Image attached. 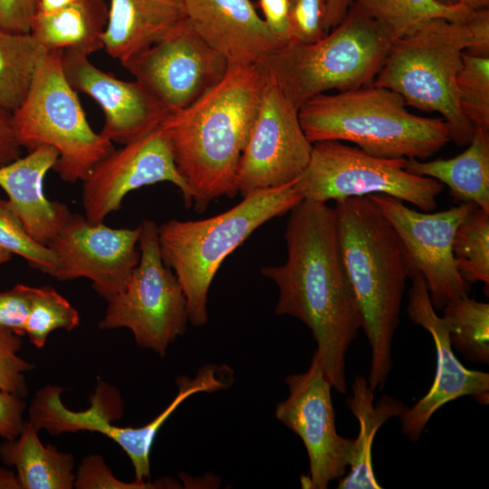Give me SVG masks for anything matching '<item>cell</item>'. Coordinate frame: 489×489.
Returning a JSON list of instances; mask_svg holds the SVG:
<instances>
[{"instance_id": "obj_25", "label": "cell", "mask_w": 489, "mask_h": 489, "mask_svg": "<svg viewBox=\"0 0 489 489\" xmlns=\"http://www.w3.org/2000/svg\"><path fill=\"white\" fill-rule=\"evenodd\" d=\"M109 6L103 0H77L53 13H35L30 34L46 51L90 56L102 49Z\"/></svg>"}, {"instance_id": "obj_9", "label": "cell", "mask_w": 489, "mask_h": 489, "mask_svg": "<svg viewBox=\"0 0 489 489\" xmlns=\"http://www.w3.org/2000/svg\"><path fill=\"white\" fill-rule=\"evenodd\" d=\"M405 163L406 158L374 157L341 141H318L312 143L310 160L293 187L306 200L326 203L383 194L433 211L444 185L408 172Z\"/></svg>"}, {"instance_id": "obj_34", "label": "cell", "mask_w": 489, "mask_h": 489, "mask_svg": "<svg viewBox=\"0 0 489 489\" xmlns=\"http://www.w3.org/2000/svg\"><path fill=\"white\" fill-rule=\"evenodd\" d=\"M21 335L0 326V389L24 398L28 388L24 374L34 365L17 355L22 347Z\"/></svg>"}, {"instance_id": "obj_36", "label": "cell", "mask_w": 489, "mask_h": 489, "mask_svg": "<svg viewBox=\"0 0 489 489\" xmlns=\"http://www.w3.org/2000/svg\"><path fill=\"white\" fill-rule=\"evenodd\" d=\"M173 487L167 479L151 483L134 481L126 483L118 479L100 455L85 456L75 474L74 487L77 489H151Z\"/></svg>"}, {"instance_id": "obj_16", "label": "cell", "mask_w": 489, "mask_h": 489, "mask_svg": "<svg viewBox=\"0 0 489 489\" xmlns=\"http://www.w3.org/2000/svg\"><path fill=\"white\" fill-rule=\"evenodd\" d=\"M158 182H170L181 192L187 209L193 206L191 191L175 163L170 143L161 126L113 149L97 163L82 181L84 216L103 222L121 207L133 190Z\"/></svg>"}, {"instance_id": "obj_1", "label": "cell", "mask_w": 489, "mask_h": 489, "mask_svg": "<svg viewBox=\"0 0 489 489\" xmlns=\"http://www.w3.org/2000/svg\"><path fill=\"white\" fill-rule=\"evenodd\" d=\"M284 238L287 259L261 269L279 290L275 314L291 315L312 331L326 379L345 394V357L362 318L338 239L334 208L302 199L290 211Z\"/></svg>"}, {"instance_id": "obj_44", "label": "cell", "mask_w": 489, "mask_h": 489, "mask_svg": "<svg viewBox=\"0 0 489 489\" xmlns=\"http://www.w3.org/2000/svg\"><path fill=\"white\" fill-rule=\"evenodd\" d=\"M76 1L77 0H34L35 13H53Z\"/></svg>"}, {"instance_id": "obj_42", "label": "cell", "mask_w": 489, "mask_h": 489, "mask_svg": "<svg viewBox=\"0 0 489 489\" xmlns=\"http://www.w3.org/2000/svg\"><path fill=\"white\" fill-rule=\"evenodd\" d=\"M19 145L11 122V115L0 114V166L21 157Z\"/></svg>"}, {"instance_id": "obj_6", "label": "cell", "mask_w": 489, "mask_h": 489, "mask_svg": "<svg viewBox=\"0 0 489 489\" xmlns=\"http://www.w3.org/2000/svg\"><path fill=\"white\" fill-rule=\"evenodd\" d=\"M468 20L433 18L396 39L372 82L407 105L441 114L458 146L468 145L475 130L460 110L456 84L463 53L472 45Z\"/></svg>"}, {"instance_id": "obj_14", "label": "cell", "mask_w": 489, "mask_h": 489, "mask_svg": "<svg viewBox=\"0 0 489 489\" xmlns=\"http://www.w3.org/2000/svg\"><path fill=\"white\" fill-rule=\"evenodd\" d=\"M121 65L175 113L215 87L224 78L228 61L197 34L187 18Z\"/></svg>"}, {"instance_id": "obj_13", "label": "cell", "mask_w": 489, "mask_h": 489, "mask_svg": "<svg viewBox=\"0 0 489 489\" xmlns=\"http://www.w3.org/2000/svg\"><path fill=\"white\" fill-rule=\"evenodd\" d=\"M369 197L391 224L417 272L425 279L432 305L436 310L469 296L470 283L459 273L452 252L456 228L477 206L461 203L449 209L429 213L409 208L396 197Z\"/></svg>"}, {"instance_id": "obj_46", "label": "cell", "mask_w": 489, "mask_h": 489, "mask_svg": "<svg viewBox=\"0 0 489 489\" xmlns=\"http://www.w3.org/2000/svg\"><path fill=\"white\" fill-rule=\"evenodd\" d=\"M0 489H21L16 473L0 467Z\"/></svg>"}, {"instance_id": "obj_39", "label": "cell", "mask_w": 489, "mask_h": 489, "mask_svg": "<svg viewBox=\"0 0 489 489\" xmlns=\"http://www.w3.org/2000/svg\"><path fill=\"white\" fill-rule=\"evenodd\" d=\"M25 407L24 398L0 389V437L13 439L19 435Z\"/></svg>"}, {"instance_id": "obj_41", "label": "cell", "mask_w": 489, "mask_h": 489, "mask_svg": "<svg viewBox=\"0 0 489 489\" xmlns=\"http://www.w3.org/2000/svg\"><path fill=\"white\" fill-rule=\"evenodd\" d=\"M472 32V45L467 53L489 56V10H476L468 20Z\"/></svg>"}, {"instance_id": "obj_8", "label": "cell", "mask_w": 489, "mask_h": 489, "mask_svg": "<svg viewBox=\"0 0 489 489\" xmlns=\"http://www.w3.org/2000/svg\"><path fill=\"white\" fill-rule=\"evenodd\" d=\"M61 53L47 51L11 122L27 152L43 145L54 148L59 158L53 170L62 180L74 183L83 181L114 146L90 126L77 92L65 78Z\"/></svg>"}, {"instance_id": "obj_43", "label": "cell", "mask_w": 489, "mask_h": 489, "mask_svg": "<svg viewBox=\"0 0 489 489\" xmlns=\"http://www.w3.org/2000/svg\"><path fill=\"white\" fill-rule=\"evenodd\" d=\"M352 0H327L324 27L328 33L343 19Z\"/></svg>"}, {"instance_id": "obj_24", "label": "cell", "mask_w": 489, "mask_h": 489, "mask_svg": "<svg viewBox=\"0 0 489 489\" xmlns=\"http://www.w3.org/2000/svg\"><path fill=\"white\" fill-rule=\"evenodd\" d=\"M468 145L461 154L448 159H406L405 168L446 185L455 201L475 203L489 214V130L475 127Z\"/></svg>"}, {"instance_id": "obj_47", "label": "cell", "mask_w": 489, "mask_h": 489, "mask_svg": "<svg viewBox=\"0 0 489 489\" xmlns=\"http://www.w3.org/2000/svg\"><path fill=\"white\" fill-rule=\"evenodd\" d=\"M12 257H13L12 254H10L7 251L0 248V264L10 261L12 259Z\"/></svg>"}, {"instance_id": "obj_10", "label": "cell", "mask_w": 489, "mask_h": 489, "mask_svg": "<svg viewBox=\"0 0 489 489\" xmlns=\"http://www.w3.org/2000/svg\"><path fill=\"white\" fill-rule=\"evenodd\" d=\"M139 226V262L125 288L107 301L99 327L127 328L138 346L165 357L169 344L187 330V300L175 273L162 261L158 225L144 219Z\"/></svg>"}, {"instance_id": "obj_40", "label": "cell", "mask_w": 489, "mask_h": 489, "mask_svg": "<svg viewBox=\"0 0 489 489\" xmlns=\"http://www.w3.org/2000/svg\"><path fill=\"white\" fill-rule=\"evenodd\" d=\"M264 21L270 31L283 43L289 42L288 0H259Z\"/></svg>"}, {"instance_id": "obj_27", "label": "cell", "mask_w": 489, "mask_h": 489, "mask_svg": "<svg viewBox=\"0 0 489 489\" xmlns=\"http://www.w3.org/2000/svg\"><path fill=\"white\" fill-rule=\"evenodd\" d=\"M46 53L30 33L0 28V114L21 106Z\"/></svg>"}, {"instance_id": "obj_33", "label": "cell", "mask_w": 489, "mask_h": 489, "mask_svg": "<svg viewBox=\"0 0 489 489\" xmlns=\"http://www.w3.org/2000/svg\"><path fill=\"white\" fill-rule=\"evenodd\" d=\"M0 248L22 257L32 268L43 273L52 275L55 269L53 252L27 233L8 199L1 197Z\"/></svg>"}, {"instance_id": "obj_28", "label": "cell", "mask_w": 489, "mask_h": 489, "mask_svg": "<svg viewBox=\"0 0 489 489\" xmlns=\"http://www.w3.org/2000/svg\"><path fill=\"white\" fill-rule=\"evenodd\" d=\"M395 39L433 18L466 21L475 11L465 6H446L436 0H352Z\"/></svg>"}, {"instance_id": "obj_11", "label": "cell", "mask_w": 489, "mask_h": 489, "mask_svg": "<svg viewBox=\"0 0 489 489\" xmlns=\"http://www.w3.org/2000/svg\"><path fill=\"white\" fill-rule=\"evenodd\" d=\"M312 148L298 109L267 72L258 110L238 162V193L244 197L293 184L305 169Z\"/></svg>"}, {"instance_id": "obj_32", "label": "cell", "mask_w": 489, "mask_h": 489, "mask_svg": "<svg viewBox=\"0 0 489 489\" xmlns=\"http://www.w3.org/2000/svg\"><path fill=\"white\" fill-rule=\"evenodd\" d=\"M457 74L459 107L474 125L489 130V56L464 52Z\"/></svg>"}, {"instance_id": "obj_26", "label": "cell", "mask_w": 489, "mask_h": 489, "mask_svg": "<svg viewBox=\"0 0 489 489\" xmlns=\"http://www.w3.org/2000/svg\"><path fill=\"white\" fill-rule=\"evenodd\" d=\"M38 429L24 421L19 435L4 439L0 445V458L16 469L21 489H72L74 487V459L72 455L43 445Z\"/></svg>"}, {"instance_id": "obj_30", "label": "cell", "mask_w": 489, "mask_h": 489, "mask_svg": "<svg viewBox=\"0 0 489 489\" xmlns=\"http://www.w3.org/2000/svg\"><path fill=\"white\" fill-rule=\"evenodd\" d=\"M452 252L456 268L469 283H489V214L478 206L456 228Z\"/></svg>"}, {"instance_id": "obj_37", "label": "cell", "mask_w": 489, "mask_h": 489, "mask_svg": "<svg viewBox=\"0 0 489 489\" xmlns=\"http://www.w3.org/2000/svg\"><path fill=\"white\" fill-rule=\"evenodd\" d=\"M34 286L16 284L0 292V326L11 329L18 335L24 334Z\"/></svg>"}, {"instance_id": "obj_17", "label": "cell", "mask_w": 489, "mask_h": 489, "mask_svg": "<svg viewBox=\"0 0 489 489\" xmlns=\"http://www.w3.org/2000/svg\"><path fill=\"white\" fill-rule=\"evenodd\" d=\"M62 388L47 385L39 389L29 408V421L38 429L53 436L62 433L91 431L106 436L129 456L135 480L149 481L150 452L155 437L161 427L157 419L139 427H118L114 421L122 415L120 393L111 386L99 380L90 399V407L73 411L63 404Z\"/></svg>"}, {"instance_id": "obj_31", "label": "cell", "mask_w": 489, "mask_h": 489, "mask_svg": "<svg viewBox=\"0 0 489 489\" xmlns=\"http://www.w3.org/2000/svg\"><path fill=\"white\" fill-rule=\"evenodd\" d=\"M79 324L77 310L54 288L34 287L24 334L36 348H43L53 331H72Z\"/></svg>"}, {"instance_id": "obj_21", "label": "cell", "mask_w": 489, "mask_h": 489, "mask_svg": "<svg viewBox=\"0 0 489 489\" xmlns=\"http://www.w3.org/2000/svg\"><path fill=\"white\" fill-rule=\"evenodd\" d=\"M58 158L54 148L43 145L0 166V187L27 233L45 246L72 214L65 204L48 199L43 192V179Z\"/></svg>"}, {"instance_id": "obj_45", "label": "cell", "mask_w": 489, "mask_h": 489, "mask_svg": "<svg viewBox=\"0 0 489 489\" xmlns=\"http://www.w3.org/2000/svg\"><path fill=\"white\" fill-rule=\"evenodd\" d=\"M437 3L446 6L463 5L471 11L488 8L489 0H436Z\"/></svg>"}, {"instance_id": "obj_29", "label": "cell", "mask_w": 489, "mask_h": 489, "mask_svg": "<svg viewBox=\"0 0 489 489\" xmlns=\"http://www.w3.org/2000/svg\"><path fill=\"white\" fill-rule=\"evenodd\" d=\"M453 350L468 360L489 363V304L475 299L460 298L444 308Z\"/></svg>"}, {"instance_id": "obj_18", "label": "cell", "mask_w": 489, "mask_h": 489, "mask_svg": "<svg viewBox=\"0 0 489 489\" xmlns=\"http://www.w3.org/2000/svg\"><path fill=\"white\" fill-rule=\"evenodd\" d=\"M410 280L409 319L430 333L436 351V375L429 390L399 417L402 433L416 442L433 414L446 403L470 396L478 403L487 405L489 374L468 369L457 360L451 346L447 321L436 313L424 277L417 272Z\"/></svg>"}, {"instance_id": "obj_19", "label": "cell", "mask_w": 489, "mask_h": 489, "mask_svg": "<svg viewBox=\"0 0 489 489\" xmlns=\"http://www.w3.org/2000/svg\"><path fill=\"white\" fill-rule=\"evenodd\" d=\"M65 78L77 93L92 98L101 108V135L125 145L153 130L170 114L168 108L138 81L127 82L104 72L88 55L62 51Z\"/></svg>"}, {"instance_id": "obj_38", "label": "cell", "mask_w": 489, "mask_h": 489, "mask_svg": "<svg viewBox=\"0 0 489 489\" xmlns=\"http://www.w3.org/2000/svg\"><path fill=\"white\" fill-rule=\"evenodd\" d=\"M34 14V0H0V28L30 33Z\"/></svg>"}, {"instance_id": "obj_4", "label": "cell", "mask_w": 489, "mask_h": 489, "mask_svg": "<svg viewBox=\"0 0 489 489\" xmlns=\"http://www.w3.org/2000/svg\"><path fill=\"white\" fill-rule=\"evenodd\" d=\"M397 92L371 84L336 94H318L298 110L311 143L349 141L369 155L383 158L425 159L449 140L440 118L409 112Z\"/></svg>"}, {"instance_id": "obj_15", "label": "cell", "mask_w": 489, "mask_h": 489, "mask_svg": "<svg viewBox=\"0 0 489 489\" xmlns=\"http://www.w3.org/2000/svg\"><path fill=\"white\" fill-rule=\"evenodd\" d=\"M140 228H114L71 214L47 247L55 258L51 275L60 282L86 278L106 301L120 292L140 258Z\"/></svg>"}, {"instance_id": "obj_22", "label": "cell", "mask_w": 489, "mask_h": 489, "mask_svg": "<svg viewBox=\"0 0 489 489\" xmlns=\"http://www.w3.org/2000/svg\"><path fill=\"white\" fill-rule=\"evenodd\" d=\"M186 19L183 0H110L102 49L122 64L165 38Z\"/></svg>"}, {"instance_id": "obj_20", "label": "cell", "mask_w": 489, "mask_h": 489, "mask_svg": "<svg viewBox=\"0 0 489 489\" xmlns=\"http://www.w3.org/2000/svg\"><path fill=\"white\" fill-rule=\"evenodd\" d=\"M197 34L228 62L260 63L286 44L268 28L250 0H183Z\"/></svg>"}, {"instance_id": "obj_3", "label": "cell", "mask_w": 489, "mask_h": 489, "mask_svg": "<svg viewBox=\"0 0 489 489\" xmlns=\"http://www.w3.org/2000/svg\"><path fill=\"white\" fill-rule=\"evenodd\" d=\"M334 211L342 260L371 350L367 379L376 391L385 387L392 370L406 281L417 272L397 232L369 197L336 201Z\"/></svg>"}, {"instance_id": "obj_2", "label": "cell", "mask_w": 489, "mask_h": 489, "mask_svg": "<svg viewBox=\"0 0 489 489\" xmlns=\"http://www.w3.org/2000/svg\"><path fill=\"white\" fill-rule=\"evenodd\" d=\"M267 71L262 63L228 62L224 78L160 124L195 210L237 195L236 171L260 104Z\"/></svg>"}, {"instance_id": "obj_5", "label": "cell", "mask_w": 489, "mask_h": 489, "mask_svg": "<svg viewBox=\"0 0 489 489\" xmlns=\"http://www.w3.org/2000/svg\"><path fill=\"white\" fill-rule=\"evenodd\" d=\"M219 215L158 225L163 263L175 273L187 300L188 321H208L207 295L223 261L259 226L291 211L302 197L293 184L252 192Z\"/></svg>"}, {"instance_id": "obj_35", "label": "cell", "mask_w": 489, "mask_h": 489, "mask_svg": "<svg viewBox=\"0 0 489 489\" xmlns=\"http://www.w3.org/2000/svg\"><path fill=\"white\" fill-rule=\"evenodd\" d=\"M288 44H308L322 39L327 0H288Z\"/></svg>"}, {"instance_id": "obj_7", "label": "cell", "mask_w": 489, "mask_h": 489, "mask_svg": "<svg viewBox=\"0 0 489 489\" xmlns=\"http://www.w3.org/2000/svg\"><path fill=\"white\" fill-rule=\"evenodd\" d=\"M395 40L351 2L343 19L322 39L286 44L260 63L299 110L325 91H345L372 82Z\"/></svg>"}, {"instance_id": "obj_23", "label": "cell", "mask_w": 489, "mask_h": 489, "mask_svg": "<svg viewBox=\"0 0 489 489\" xmlns=\"http://www.w3.org/2000/svg\"><path fill=\"white\" fill-rule=\"evenodd\" d=\"M347 407L360 424L353 439L350 472L339 479L338 489H380L372 465V445L378 430L390 418L400 417L407 406L390 395H383L374 403V390L365 376L356 375L351 384Z\"/></svg>"}, {"instance_id": "obj_12", "label": "cell", "mask_w": 489, "mask_h": 489, "mask_svg": "<svg viewBox=\"0 0 489 489\" xmlns=\"http://www.w3.org/2000/svg\"><path fill=\"white\" fill-rule=\"evenodd\" d=\"M285 383L289 395L278 403L275 417L305 446L310 470L301 479L302 487L326 489L346 474L353 439L337 432L332 387L313 355L309 369L288 375Z\"/></svg>"}]
</instances>
